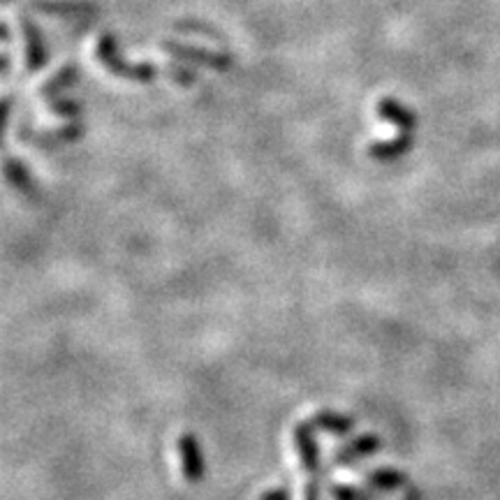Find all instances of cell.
<instances>
[{
    "mask_svg": "<svg viewBox=\"0 0 500 500\" xmlns=\"http://www.w3.org/2000/svg\"><path fill=\"white\" fill-rule=\"evenodd\" d=\"M368 484H371L373 489H380V491H392V489H399L406 484V478L401 475L399 470H392V468H380V470H373L368 475Z\"/></svg>",
    "mask_w": 500,
    "mask_h": 500,
    "instance_id": "5b68a950",
    "label": "cell"
},
{
    "mask_svg": "<svg viewBox=\"0 0 500 500\" xmlns=\"http://www.w3.org/2000/svg\"><path fill=\"white\" fill-rule=\"evenodd\" d=\"M178 456H181V470L185 478L190 482H197L204 475V461H202L200 444L194 435L185 434L178 438Z\"/></svg>",
    "mask_w": 500,
    "mask_h": 500,
    "instance_id": "6da1fadb",
    "label": "cell"
},
{
    "mask_svg": "<svg viewBox=\"0 0 500 500\" xmlns=\"http://www.w3.org/2000/svg\"><path fill=\"white\" fill-rule=\"evenodd\" d=\"M295 443L299 450L301 463L308 470L313 482H317V472H320V463H317V443L313 438V427L311 424H299L295 431Z\"/></svg>",
    "mask_w": 500,
    "mask_h": 500,
    "instance_id": "7a4b0ae2",
    "label": "cell"
},
{
    "mask_svg": "<svg viewBox=\"0 0 500 500\" xmlns=\"http://www.w3.org/2000/svg\"><path fill=\"white\" fill-rule=\"evenodd\" d=\"M262 500H289V494L285 489H273L262 496Z\"/></svg>",
    "mask_w": 500,
    "mask_h": 500,
    "instance_id": "52a82bcc",
    "label": "cell"
},
{
    "mask_svg": "<svg viewBox=\"0 0 500 500\" xmlns=\"http://www.w3.org/2000/svg\"><path fill=\"white\" fill-rule=\"evenodd\" d=\"M380 450V440L375 435H361L359 440H355V444H348L343 450H339L336 454V463L339 466H355L357 461H361L364 456H371Z\"/></svg>",
    "mask_w": 500,
    "mask_h": 500,
    "instance_id": "3957f363",
    "label": "cell"
},
{
    "mask_svg": "<svg viewBox=\"0 0 500 500\" xmlns=\"http://www.w3.org/2000/svg\"><path fill=\"white\" fill-rule=\"evenodd\" d=\"M332 494L336 500H361L359 491L350 489V487H333Z\"/></svg>",
    "mask_w": 500,
    "mask_h": 500,
    "instance_id": "8992f818",
    "label": "cell"
},
{
    "mask_svg": "<svg viewBox=\"0 0 500 500\" xmlns=\"http://www.w3.org/2000/svg\"><path fill=\"white\" fill-rule=\"evenodd\" d=\"M311 424H313V428H323V431H327V434H333V435L350 434V428H352V422L348 419V417L341 415V412H332V410L317 412V415L311 419Z\"/></svg>",
    "mask_w": 500,
    "mask_h": 500,
    "instance_id": "277c9868",
    "label": "cell"
}]
</instances>
